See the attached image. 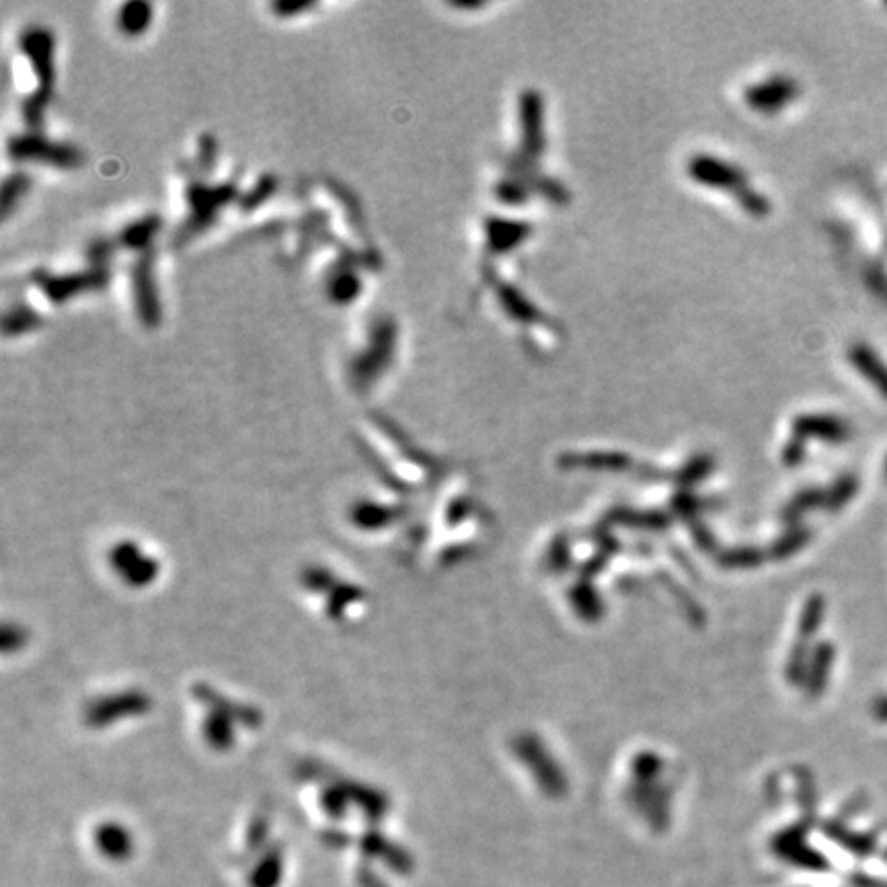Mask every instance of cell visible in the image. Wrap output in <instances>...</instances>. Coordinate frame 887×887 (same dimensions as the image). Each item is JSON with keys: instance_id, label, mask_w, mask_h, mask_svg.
<instances>
[{"instance_id": "1", "label": "cell", "mask_w": 887, "mask_h": 887, "mask_svg": "<svg viewBox=\"0 0 887 887\" xmlns=\"http://www.w3.org/2000/svg\"><path fill=\"white\" fill-rule=\"evenodd\" d=\"M686 173L697 185L715 191H727L736 200L750 187L748 175L742 167L713 157V154H697V157H692L686 165Z\"/></svg>"}, {"instance_id": "2", "label": "cell", "mask_w": 887, "mask_h": 887, "mask_svg": "<svg viewBox=\"0 0 887 887\" xmlns=\"http://www.w3.org/2000/svg\"><path fill=\"white\" fill-rule=\"evenodd\" d=\"M799 85L791 76L777 74L750 85L744 91V103L748 109L760 115H777L799 97Z\"/></svg>"}, {"instance_id": "3", "label": "cell", "mask_w": 887, "mask_h": 887, "mask_svg": "<svg viewBox=\"0 0 887 887\" xmlns=\"http://www.w3.org/2000/svg\"><path fill=\"white\" fill-rule=\"evenodd\" d=\"M520 132L522 154L534 161L545 152V101L536 91L528 89L520 95Z\"/></svg>"}, {"instance_id": "4", "label": "cell", "mask_w": 887, "mask_h": 887, "mask_svg": "<svg viewBox=\"0 0 887 887\" xmlns=\"http://www.w3.org/2000/svg\"><path fill=\"white\" fill-rule=\"evenodd\" d=\"M487 235V247L493 255L510 253L520 243L528 241L532 235V226L516 220H504V218H489L485 224Z\"/></svg>"}, {"instance_id": "5", "label": "cell", "mask_w": 887, "mask_h": 887, "mask_svg": "<svg viewBox=\"0 0 887 887\" xmlns=\"http://www.w3.org/2000/svg\"><path fill=\"white\" fill-rule=\"evenodd\" d=\"M497 300L504 308V313L508 315V319H512L514 323L520 325H538L545 323V315L538 311L536 304L516 286L512 284H499L497 286Z\"/></svg>"}, {"instance_id": "6", "label": "cell", "mask_w": 887, "mask_h": 887, "mask_svg": "<svg viewBox=\"0 0 887 887\" xmlns=\"http://www.w3.org/2000/svg\"><path fill=\"white\" fill-rule=\"evenodd\" d=\"M848 362H851L853 368H857L887 401V366L877 356L873 347H869L867 343H853L848 347Z\"/></svg>"}, {"instance_id": "7", "label": "cell", "mask_w": 887, "mask_h": 887, "mask_svg": "<svg viewBox=\"0 0 887 887\" xmlns=\"http://www.w3.org/2000/svg\"><path fill=\"white\" fill-rule=\"evenodd\" d=\"M797 430L805 436H818L830 442H842L851 434L848 423L832 415H805L797 421Z\"/></svg>"}, {"instance_id": "8", "label": "cell", "mask_w": 887, "mask_h": 887, "mask_svg": "<svg viewBox=\"0 0 887 887\" xmlns=\"http://www.w3.org/2000/svg\"><path fill=\"white\" fill-rule=\"evenodd\" d=\"M877 713H879V717H883V719H887V699H885V701H881V703H879V707H877Z\"/></svg>"}, {"instance_id": "9", "label": "cell", "mask_w": 887, "mask_h": 887, "mask_svg": "<svg viewBox=\"0 0 887 887\" xmlns=\"http://www.w3.org/2000/svg\"><path fill=\"white\" fill-rule=\"evenodd\" d=\"M885 473H887V462H885Z\"/></svg>"}]
</instances>
